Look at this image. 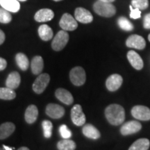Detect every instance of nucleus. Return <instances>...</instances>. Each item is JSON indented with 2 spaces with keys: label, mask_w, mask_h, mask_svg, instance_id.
Returning a JSON list of instances; mask_svg holds the SVG:
<instances>
[{
  "label": "nucleus",
  "mask_w": 150,
  "mask_h": 150,
  "mask_svg": "<svg viewBox=\"0 0 150 150\" xmlns=\"http://www.w3.org/2000/svg\"><path fill=\"white\" fill-rule=\"evenodd\" d=\"M131 115L139 120H150V109L145 106L138 105L134 106L131 109Z\"/></svg>",
  "instance_id": "7"
},
{
  "label": "nucleus",
  "mask_w": 150,
  "mask_h": 150,
  "mask_svg": "<svg viewBox=\"0 0 150 150\" xmlns=\"http://www.w3.org/2000/svg\"><path fill=\"white\" fill-rule=\"evenodd\" d=\"M127 59L134 68L137 70H142V67L144 66L143 61H142V58L137 52L134 50H130L128 53H127Z\"/></svg>",
  "instance_id": "14"
},
{
  "label": "nucleus",
  "mask_w": 150,
  "mask_h": 150,
  "mask_svg": "<svg viewBox=\"0 0 150 150\" xmlns=\"http://www.w3.org/2000/svg\"><path fill=\"white\" fill-rule=\"evenodd\" d=\"M31 71L33 74L35 75L40 74L43 70L44 67V61L42 58L40 56H36L33 57L31 61Z\"/></svg>",
  "instance_id": "22"
},
{
  "label": "nucleus",
  "mask_w": 150,
  "mask_h": 150,
  "mask_svg": "<svg viewBox=\"0 0 150 150\" xmlns=\"http://www.w3.org/2000/svg\"><path fill=\"white\" fill-rule=\"evenodd\" d=\"M38 116V110L35 105H30L26 109L24 118L28 124H33L36 121Z\"/></svg>",
  "instance_id": "19"
},
{
  "label": "nucleus",
  "mask_w": 150,
  "mask_h": 150,
  "mask_svg": "<svg viewBox=\"0 0 150 150\" xmlns=\"http://www.w3.org/2000/svg\"><path fill=\"white\" fill-rule=\"evenodd\" d=\"M126 45L129 48L136 50H144L146 47V42L143 37L139 35L134 34L129 36L126 40Z\"/></svg>",
  "instance_id": "10"
},
{
  "label": "nucleus",
  "mask_w": 150,
  "mask_h": 150,
  "mask_svg": "<svg viewBox=\"0 0 150 150\" xmlns=\"http://www.w3.org/2000/svg\"><path fill=\"white\" fill-rule=\"evenodd\" d=\"M54 1H62V0H54Z\"/></svg>",
  "instance_id": "42"
},
{
  "label": "nucleus",
  "mask_w": 150,
  "mask_h": 150,
  "mask_svg": "<svg viewBox=\"0 0 150 150\" xmlns=\"http://www.w3.org/2000/svg\"><path fill=\"white\" fill-rule=\"evenodd\" d=\"M18 150H29V148L26 147H22L19 148Z\"/></svg>",
  "instance_id": "39"
},
{
  "label": "nucleus",
  "mask_w": 150,
  "mask_h": 150,
  "mask_svg": "<svg viewBox=\"0 0 150 150\" xmlns=\"http://www.w3.org/2000/svg\"><path fill=\"white\" fill-rule=\"evenodd\" d=\"M3 148L4 149V150H13V149H14L13 147L11 148V147H8V146H6L5 145H3Z\"/></svg>",
  "instance_id": "37"
},
{
  "label": "nucleus",
  "mask_w": 150,
  "mask_h": 150,
  "mask_svg": "<svg viewBox=\"0 0 150 150\" xmlns=\"http://www.w3.org/2000/svg\"><path fill=\"white\" fill-rule=\"evenodd\" d=\"M59 25L63 31H74L78 27V24L75 18L69 13L63 15L59 22Z\"/></svg>",
  "instance_id": "8"
},
{
  "label": "nucleus",
  "mask_w": 150,
  "mask_h": 150,
  "mask_svg": "<svg viewBox=\"0 0 150 150\" xmlns=\"http://www.w3.org/2000/svg\"><path fill=\"white\" fill-rule=\"evenodd\" d=\"M76 147V143L70 139L61 140L57 143V148L59 150H74Z\"/></svg>",
  "instance_id": "26"
},
{
  "label": "nucleus",
  "mask_w": 150,
  "mask_h": 150,
  "mask_svg": "<svg viewBox=\"0 0 150 150\" xmlns=\"http://www.w3.org/2000/svg\"><path fill=\"white\" fill-rule=\"evenodd\" d=\"M98 1H104V2H108V3H112L115 0H98Z\"/></svg>",
  "instance_id": "38"
},
{
  "label": "nucleus",
  "mask_w": 150,
  "mask_h": 150,
  "mask_svg": "<svg viewBox=\"0 0 150 150\" xmlns=\"http://www.w3.org/2000/svg\"><path fill=\"white\" fill-rule=\"evenodd\" d=\"M17 1H27V0H17Z\"/></svg>",
  "instance_id": "40"
},
{
  "label": "nucleus",
  "mask_w": 150,
  "mask_h": 150,
  "mask_svg": "<svg viewBox=\"0 0 150 150\" xmlns=\"http://www.w3.org/2000/svg\"><path fill=\"white\" fill-rule=\"evenodd\" d=\"M74 18L76 21L83 24L91 23L93 20V16L91 13L81 7L76 8L74 12Z\"/></svg>",
  "instance_id": "11"
},
{
  "label": "nucleus",
  "mask_w": 150,
  "mask_h": 150,
  "mask_svg": "<svg viewBox=\"0 0 150 150\" xmlns=\"http://www.w3.org/2000/svg\"><path fill=\"white\" fill-rule=\"evenodd\" d=\"M71 119L72 122L76 126L81 127L86 122V115L82 110L81 106L76 104L71 110Z\"/></svg>",
  "instance_id": "6"
},
{
  "label": "nucleus",
  "mask_w": 150,
  "mask_h": 150,
  "mask_svg": "<svg viewBox=\"0 0 150 150\" xmlns=\"http://www.w3.org/2000/svg\"><path fill=\"white\" fill-rule=\"evenodd\" d=\"M143 27L146 29H150V13L146 14L144 17Z\"/></svg>",
  "instance_id": "34"
},
{
  "label": "nucleus",
  "mask_w": 150,
  "mask_h": 150,
  "mask_svg": "<svg viewBox=\"0 0 150 150\" xmlns=\"http://www.w3.org/2000/svg\"><path fill=\"white\" fill-rule=\"evenodd\" d=\"M105 115L110 125L114 126L121 125L125 120V111L119 104H110L105 110Z\"/></svg>",
  "instance_id": "1"
},
{
  "label": "nucleus",
  "mask_w": 150,
  "mask_h": 150,
  "mask_svg": "<svg viewBox=\"0 0 150 150\" xmlns=\"http://www.w3.org/2000/svg\"><path fill=\"white\" fill-rule=\"evenodd\" d=\"M59 131L61 137L64 139H69L72 137V132L65 125H63L60 127Z\"/></svg>",
  "instance_id": "32"
},
{
  "label": "nucleus",
  "mask_w": 150,
  "mask_h": 150,
  "mask_svg": "<svg viewBox=\"0 0 150 150\" xmlns=\"http://www.w3.org/2000/svg\"><path fill=\"white\" fill-rule=\"evenodd\" d=\"M16 61L18 67L22 70L26 71L28 69L29 65V61L27 56L23 53L17 54L16 56Z\"/></svg>",
  "instance_id": "25"
},
{
  "label": "nucleus",
  "mask_w": 150,
  "mask_h": 150,
  "mask_svg": "<svg viewBox=\"0 0 150 150\" xmlns=\"http://www.w3.org/2000/svg\"><path fill=\"white\" fill-rule=\"evenodd\" d=\"M82 132L86 137L93 140L99 139L101 136L99 131L91 124H87L84 125L82 129Z\"/></svg>",
  "instance_id": "17"
},
{
  "label": "nucleus",
  "mask_w": 150,
  "mask_h": 150,
  "mask_svg": "<svg viewBox=\"0 0 150 150\" xmlns=\"http://www.w3.org/2000/svg\"><path fill=\"white\" fill-rule=\"evenodd\" d=\"M50 81V75L47 73L40 74L33 83V90L35 93L41 94L45 91Z\"/></svg>",
  "instance_id": "5"
},
{
  "label": "nucleus",
  "mask_w": 150,
  "mask_h": 150,
  "mask_svg": "<svg viewBox=\"0 0 150 150\" xmlns=\"http://www.w3.org/2000/svg\"><path fill=\"white\" fill-rule=\"evenodd\" d=\"M56 98L66 105H71L74 102V98L70 92L64 88H59L56 91Z\"/></svg>",
  "instance_id": "16"
},
{
  "label": "nucleus",
  "mask_w": 150,
  "mask_h": 150,
  "mask_svg": "<svg viewBox=\"0 0 150 150\" xmlns=\"http://www.w3.org/2000/svg\"><path fill=\"white\" fill-rule=\"evenodd\" d=\"M69 40V34L65 31H60L55 35L52 42V47L54 51H61L66 46Z\"/></svg>",
  "instance_id": "3"
},
{
  "label": "nucleus",
  "mask_w": 150,
  "mask_h": 150,
  "mask_svg": "<svg viewBox=\"0 0 150 150\" xmlns=\"http://www.w3.org/2000/svg\"><path fill=\"white\" fill-rule=\"evenodd\" d=\"M54 17L53 11L49 8H42L37 11L35 14L34 19L36 22H45L52 20Z\"/></svg>",
  "instance_id": "15"
},
{
  "label": "nucleus",
  "mask_w": 150,
  "mask_h": 150,
  "mask_svg": "<svg viewBox=\"0 0 150 150\" xmlns=\"http://www.w3.org/2000/svg\"><path fill=\"white\" fill-rule=\"evenodd\" d=\"M71 82L76 86H81L85 83L86 80V72L81 67H75L70 72Z\"/></svg>",
  "instance_id": "4"
},
{
  "label": "nucleus",
  "mask_w": 150,
  "mask_h": 150,
  "mask_svg": "<svg viewBox=\"0 0 150 150\" xmlns=\"http://www.w3.org/2000/svg\"><path fill=\"white\" fill-rule=\"evenodd\" d=\"M131 6L134 8L145 10L149 6V1H148V0H132Z\"/></svg>",
  "instance_id": "30"
},
{
  "label": "nucleus",
  "mask_w": 150,
  "mask_h": 150,
  "mask_svg": "<svg viewBox=\"0 0 150 150\" xmlns=\"http://www.w3.org/2000/svg\"><path fill=\"white\" fill-rule=\"evenodd\" d=\"M38 35L42 40L48 41L51 40L53 37V31L48 25L42 24L38 28Z\"/></svg>",
  "instance_id": "23"
},
{
  "label": "nucleus",
  "mask_w": 150,
  "mask_h": 150,
  "mask_svg": "<svg viewBox=\"0 0 150 150\" xmlns=\"http://www.w3.org/2000/svg\"><path fill=\"white\" fill-rule=\"evenodd\" d=\"M12 20L11 13L4 8H0V22L4 24L9 23Z\"/></svg>",
  "instance_id": "31"
},
{
  "label": "nucleus",
  "mask_w": 150,
  "mask_h": 150,
  "mask_svg": "<svg viewBox=\"0 0 150 150\" xmlns=\"http://www.w3.org/2000/svg\"><path fill=\"white\" fill-rule=\"evenodd\" d=\"M7 63L6 61L3 58L0 57V71H2L6 67Z\"/></svg>",
  "instance_id": "35"
},
{
  "label": "nucleus",
  "mask_w": 150,
  "mask_h": 150,
  "mask_svg": "<svg viewBox=\"0 0 150 150\" xmlns=\"http://www.w3.org/2000/svg\"><path fill=\"white\" fill-rule=\"evenodd\" d=\"M42 127L45 138H51L52 134V129H53V125H52L51 122L49 120H44L42 122Z\"/></svg>",
  "instance_id": "29"
},
{
  "label": "nucleus",
  "mask_w": 150,
  "mask_h": 150,
  "mask_svg": "<svg viewBox=\"0 0 150 150\" xmlns=\"http://www.w3.org/2000/svg\"><path fill=\"white\" fill-rule=\"evenodd\" d=\"M21 78L18 72H13L8 74V77L6 81V86L7 88L11 89H16L20 86Z\"/></svg>",
  "instance_id": "18"
},
{
  "label": "nucleus",
  "mask_w": 150,
  "mask_h": 150,
  "mask_svg": "<svg viewBox=\"0 0 150 150\" xmlns=\"http://www.w3.org/2000/svg\"><path fill=\"white\" fill-rule=\"evenodd\" d=\"M0 150H4V149H1V148H0Z\"/></svg>",
  "instance_id": "43"
},
{
  "label": "nucleus",
  "mask_w": 150,
  "mask_h": 150,
  "mask_svg": "<svg viewBox=\"0 0 150 150\" xmlns=\"http://www.w3.org/2000/svg\"><path fill=\"white\" fill-rule=\"evenodd\" d=\"M129 8H130V10H131L130 18L131 19L136 20V19L140 18V17H141V11H140V9L133 8L131 5L129 6Z\"/></svg>",
  "instance_id": "33"
},
{
  "label": "nucleus",
  "mask_w": 150,
  "mask_h": 150,
  "mask_svg": "<svg viewBox=\"0 0 150 150\" xmlns=\"http://www.w3.org/2000/svg\"><path fill=\"white\" fill-rule=\"evenodd\" d=\"M117 24L121 29L126 31H131L134 29V25L131 22L129 21L128 19L125 17L122 16L118 18Z\"/></svg>",
  "instance_id": "28"
},
{
  "label": "nucleus",
  "mask_w": 150,
  "mask_h": 150,
  "mask_svg": "<svg viewBox=\"0 0 150 150\" xmlns=\"http://www.w3.org/2000/svg\"><path fill=\"white\" fill-rule=\"evenodd\" d=\"M16 130V126L12 122H5L0 126V140L6 139Z\"/></svg>",
  "instance_id": "20"
},
{
  "label": "nucleus",
  "mask_w": 150,
  "mask_h": 150,
  "mask_svg": "<svg viewBox=\"0 0 150 150\" xmlns=\"http://www.w3.org/2000/svg\"><path fill=\"white\" fill-rule=\"evenodd\" d=\"M16 93L13 89L8 88H0V99L4 100H12L16 98Z\"/></svg>",
  "instance_id": "27"
},
{
  "label": "nucleus",
  "mask_w": 150,
  "mask_h": 150,
  "mask_svg": "<svg viewBox=\"0 0 150 150\" xmlns=\"http://www.w3.org/2000/svg\"><path fill=\"white\" fill-rule=\"evenodd\" d=\"M148 40H149V41L150 42V33L149 34V35H148Z\"/></svg>",
  "instance_id": "41"
},
{
  "label": "nucleus",
  "mask_w": 150,
  "mask_h": 150,
  "mask_svg": "<svg viewBox=\"0 0 150 150\" xmlns=\"http://www.w3.org/2000/svg\"><path fill=\"white\" fill-rule=\"evenodd\" d=\"M123 79L120 74H113L108 76L106 81V86L109 91L114 92L121 87Z\"/></svg>",
  "instance_id": "13"
},
{
  "label": "nucleus",
  "mask_w": 150,
  "mask_h": 150,
  "mask_svg": "<svg viewBox=\"0 0 150 150\" xmlns=\"http://www.w3.org/2000/svg\"><path fill=\"white\" fill-rule=\"evenodd\" d=\"M5 33L0 29V45L3 44V42H4L5 40Z\"/></svg>",
  "instance_id": "36"
},
{
  "label": "nucleus",
  "mask_w": 150,
  "mask_h": 150,
  "mask_svg": "<svg viewBox=\"0 0 150 150\" xmlns=\"http://www.w3.org/2000/svg\"><path fill=\"white\" fill-rule=\"evenodd\" d=\"M0 5L3 8L11 13L18 12L20 5L17 0H0Z\"/></svg>",
  "instance_id": "21"
},
{
  "label": "nucleus",
  "mask_w": 150,
  "mask_h": 150,
  "mask_svg": "<svg viewBox=\"0 0 150 150\" xmlns=\"http://www.w3.org/2000/svg\"><path fill=\"white\" fill-rule=\"evenodd\" d=\"M46 114L53 119H59L65 115V109L63 106L56 104H49L45 109Z\"/></svg>",
  "instance_id": "12"
},
{
  "label": "nucleus",
  "mask_w": 150,
  "mask_h": 150,
  "mask_svg": "<svg viewBox=\"0 0 150 150\" xmlns=\"http://www.w3.org/2000/svg\"><path fill=\"white\" fill-rule=\"evenodd\" d=\"M142 129V125L138 121H129L125 122L120 128V132L123 136L134 134L140 131Z\"/></svg>",
  "instance_id": "9"
},
{
  "label": "nucleus",
  "mask_w": 150,
  "mask_h": 150,
  "mask_svg": "<svg viewBox=\"0 0 150 150\" xmlns=\"http://www.w3.org/2000/svg\"><path fill=\"white\" fill-rule=\"evenodd\" d=\"M150 142L147 138H140L130 146L129 150H148Z\"/></svg>",
  "instance_id": "24"
},
{
  "label": "nucleus",
  "mask_w": 150,
  "mask_h": 150,
  "mask_svg": "<svg viewBox=\"0 0 150 150\" xmlns=\"http://www.w3.org/2000/svg\"><path fill=\"white\" fill-rule=\"evenodd\" d=\"M93 9L99 16L106 18L112 17L116 13V8L111 3L97 1L94 4Z\"/></svg>",
  "instance_id": "2"
}]
</instances>
